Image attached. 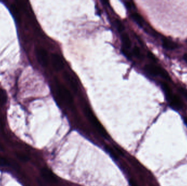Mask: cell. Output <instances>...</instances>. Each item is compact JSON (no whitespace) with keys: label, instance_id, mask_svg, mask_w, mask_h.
<instances>
[{"label":"cell","instance_id":"cell-1","mask_svg":"<svg viewBox=\"0 0 187 186\" xmlns=\"http://www.w3.org/2000/svg\"><path fill=\"white\" fill-rule=\"evenodd\" d=\"M84 113L85 114V116H87L88 119L89 120V121H90V123L100 133V134L102 136L104 137V138H106V137H107V134L106 133V131L104 129L102 125L99 122V121H98L96 117L95 116V115L93 114V112L91 111L88 107L85 108Z\"/></svg>","mask_w":187,"mask_h":186},{"label":"cell","instance_id":"cell-2","mask_svg":"<svg viewBox=\"0 0 187 186\" xmlns=\"http://www.w3.org/2000/svg\"><path fill=\"white\" fill-rule=\"evenodd\" d=\"M145 69L149 74L151 76H159L167 81L171 80V78L167 72L159 67L153 64H147L145 66Z\"/></svg>","mask_w":187,"mask_h":186},{"label":"cell","instance_id":"cell-3","mask_svg":"<svg viewBox=\"0 0 187 186\" xmlns=\"http://www.w3.org/2000/svg\"><path fill=\"white\" fill-rule=\"evenodd\" d=\"M57 91L59 94V96L62 99L63 101L66 103L71 105L73 103V98L69 91L67 90L65 87L57 83Z\"/></svg>","mask_w":187,"mask_h":186},{"label":"cell","instance_id":"cell-4","mask_svg":"<svg viewBox=\"0 0 187 186\" xmlns=\"http://www.w3.org/2000/svg\"><path fill=\"white\" fill-rule=\"evenodd\" d=\"M36 57L38 62L42 66L46 67L48 63V56L47 51L44 49L40 48L36 50Z\"/></svg>","mask_w":187,"mask_h":186},{"label":"cell","instance_id":"cell-5","mask_svg":"<svg viewBox=\"0 0 187 186\" xmlns=\"http://www.w3.org/2000/svg\"><path fill=\"white\" fill-rule=\"evenodd\" d=\"M168 103L171 108L176 110H180L183 109L184 106V104L181 99L176 95H173Z\"/></svg>","mask_w":187,"mask_h":186},{"label":"cell","instance_id":"cell-6","mask_svg":"<svg viewBox=\"0 0 187 186\" xmlns=\"http://www.w3.org/2000/svg\"><path fill=\"white\" fill-rule=\"evenodd\" d=\"M41 175L46 181L49 183H55L57 181L54 174L47 168L42 169Z\"/></svg>","mask_w":187,"mask_h":186},{"label":"cell","instance_id":"cell-7","mask_svg":"<svg viewBox=\"0 0 187 186\" xmlns=\"http://www.w3.org/2000/svg\"><path fill=\"white\" fill-rule=\"evenodd\" d=\"M52 61L53 67L57 71H60L62 70L63 68V62L62 61V58L60 56L56 54H53L52 55Z\"/></svg>","mask_w":187,"mask_h":186},{"label":"cell","instance_id":"cell-8","mask_svg":"<svg viewBox=\"0 0 187 186\" xmlns=\"http://www.w3.org/2000/svg\"><path fill=\"white\" fill-rule=\"evenodd\" d=\"M63 77L65 80L69 83L72 89L75 92H77L78 91V86L76 81L73 78L70 76L67 72H64L63 73Z\"/></svg>","mask_w":187,"mask_h":186},{"label":"cell","instance_id":"cell-9","mask_svg":"<svg viewBox=\"0 0 187 186\" xmlns=\"http://www.w3.org/2000/svg\"><path fill=\"white\" fill-rule=\"evenodd\" d=\"M163 47L167 50H174L178 47L177 43L166 38L163 39Z\"/></svg>","mask_w":187,"mask_h":186},{"label":"cell","instance_id":"cell-10","mask_svg":"<svg viewBox=\"0 0 187 186\" xmlns=\"http://www.w3.org/2000/svg\"><path fill=\"white\" fill-rule=\"evenodd\" d=\"M161 87L166 97V100L168 102L173 96V95L172 90L166 83H162Z\"/></svg>","mask_w":187,"mask_h":186},{"label":"cell","instance_id":"cell-11","mask_svg":"<svg viewBox=\"0 0 187 186\" xmlns=\"http://www.w3.org/2000/svg\"><path fill=\"white\" fill-rule=\"evenodd\" d=\"M131 17L132 19L135 21L139 26L142 27L143 26L144 21L140 15H139L138 13H134L132 14Z\"/></svg>","mask_w":187,"mask_h":186},{"label":"cell","instance_id":"cell-12","mask_svg":"<svg viewBox=\"0 0 187 186\" xmlns=\"http://www.w3.org/2000/svg\"><path fill=\"white\" fill-rule=\"evenodd\" d=\"M122 40L125 48L129 49L131 47V42L129 37V35L127 34H124L122 35Z\"/></svg>","mask_w":187,"mask_h":186},{"label":"cell","instance_id":"cell-13","mask_svg":"<svg viewBox=\"0 0 187 186\" xmlns=\"http://www.w3.org/2000/svg\"><path fill=\"white\" fill-rule=\"evenodd\" d=\"M11 10L12 13V15H13L14 19L17 21L20 22V14H19V11L18 9V8H17V7L15 5H12L11 6Z\"/></svg>","mask_w":187,"mask_h":186},{"label":"cell","instance_id":"cell-14","mask_svg":"<svg viewBox=\"0 0 187 186\" xmlns=\"http://www.w3.org/2000/svg\"><path fill=\"white\" fill-rule=\"evenodd\" d=\"M7 95L5 91L0 90V105H2L7 102Z\"/></svg>","mask_w":187,"mask_h":186},{"label":"cell","instance_id":"cell-15","mask_svg":"<svg viewBox=\"0 0 187 186\" xmlns=\"http://www.w3.org/2000/svg\"><path fill=\"white\" fill-rule=\"evenodd\" d=\"M133 54L136 56L137 58H141V53L138 47H135L133 49Z\"/></svg>","mask_w":187,"mask_h":186},{"label":"cell","instance_id":"cell-16","mask_svg":"<svg viewBox=\"0 0 187 186\" xmlns=\"http://www.w3.org/2000/svg\"><path fill=\"white\" fill-rule=\"evenodd\" d=\"M178 91L180 92L181 95L187 101V90L184 89V88H182V87H180L178 89Z\"/></svg>","mask_w":187,"mask_h":186},{"label":"cell","instance_id":"cell-17","mask_svg":"<svg viewBox=\"0 0 187 186\" xmlns=\"http://www.w3.org/2000/svg\"><path fill=\"white\" fill-rule=\"evenodd\" d=\"M9 166V162L6 159L2 157H0V166Z\"/></svg>","mask_w":187,"mask_h":186},{"label":"cell","instance_id":"cell-18","mask_svg":"<svg viewBox=\"0 0 187 186\" xmlns=\"http://www.w3.org/2000/svg\"><path fill=\"white\" fill-rule=\"evenodd\" d=\"M17 157H18V158L20 160H22V161H24V162H25V161H26L28 160V158L26 156H24L22 154H17Z\"/></svg>","mask_w":187,"mask_h":186},{"label":"cell","instance_id":"cell-19","mask_svg":"<svg viewBox=\"0 0 187 186\" xmlns=\"http://www.w3.org/2000/svg\"><path fill=\"white\" fill-rule=\"evenodd\" d=\"M117 26L118 28L119 31H122V30L124 29V27L123 26V25L121 24V22L120 21L117 20Z\"/></svg>","mask_w":187,"mask_h":186},{"label":"cell","instance_id":"cell-20","mask_svg":"<svg viewBox=\"0 0 187 186\" xmlns=\"http://www.w3.org/2000/svg\"><path fill=\"white\" fill-rule=\"evenodd\" d=\"M107 151L108 152H109L110 153V154L112 155V157H113L114 158H117V156L116 154H115V153L113 152V151L111 150V149H109V148H107Z\"/></svg>","mask_w":187,"mask_h":186},{"label":"cell","instance_id":"cell-21","mask_svg":"<svg viewBox=\"0 0 187 186\" xmlns=\"http://www.w3.org/2000/svg\"><path fill=\"white\" fill-rule=\"evenodd\" d=\"M129 184L130 186H138L137 184L135 183V182L133 180H130L129 181Z\"/></svg>","mask_w":187,"mask_h":186},{"label":"cell","instance_id":"cell-22","mask_svg":"<svg viewBox=\"0 0 187 186\" xmlns=\"http://www.w3.org/2000/svg\"><path fill=\"white\" fill-rule=\"evenodd\" d=\"M148 56H149V57L150 58H151V59H152V60H153V61H155V58L154 57V56H153V55L152 53H148Z\"/></svg>","mask_w":187,"mask_h":186},{"label":"cell","instance_id":"cell-23","mask_svg":"<svg viewBox=\"0 0 187 186\" xmlns=\"http://www.w3.org/2000/svg\"><path fill=\"white\" fill-rule=\"evenodd\" d=\"M183 121H184V123L185 125L187 126V117H183Z\"/></svg>","mask_w":187,"mask_h":186},{"label":"cell","instance_id":"cell-24","mask_svg":"<svg viewBox=\"0 0 187 186\" xmlns=\"http://www.w3.org/2000/svg\"><path fill=\"white\" fill-rule=\"evenodd\" d=\"M183 59L184 60V61H185L187 63V54H185L183 55Z\"/></svg>","mask_w":187,"mask_h":186}]
</instances>
